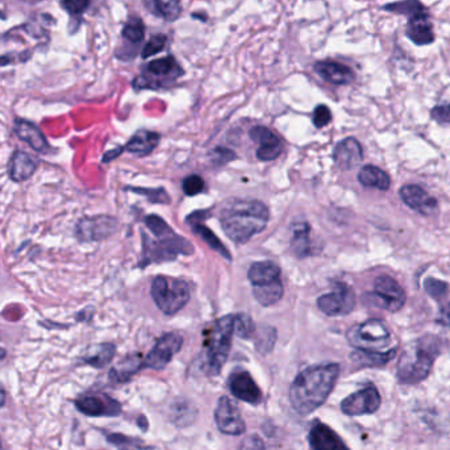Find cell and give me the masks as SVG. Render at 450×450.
Masks as SVG:
<instances>
[{
    "mask_svg": "<svg viewBox=\"0 0 450 450\" xmlns=\"http://www.w3.org/2000/svg\"><path fill=\"white\" fill-rule=\"evenodd\" d=\"M340 374L337 363L312 366L301 371L291 385V404L300 415L318 410L328 399Z\"/></svg>",
    "mask_w": 450,
    "mask_h": 450,
    "instance_id": "6da1fadb",
    "label": "cell"
},
{
    "mask_svg": "<svg viewBox=\"0 0 450 450\" xmlns=\"http://www.w3.org/2000/svg\"><path fill=\"white\" fill-rule=\"evenodd\" d=\"M219 219L230 240L245 244L266 228L269 210L258 200H232L224 204Z\"/></svg>",
    "mask_w": 450,
    "mask_h": 450,
    "instance_id": "7a4b0ae2",
    "label": "cell"
},
{
    "mask_svg": "<svg viewBox=\"0 0 450 450\" xmlns=\"http://www.w3.org/2000/svg\"><path fill=\"white\" fill-rule=\"evenodd\" d=\"M441 341L436 336H424L413 341L400 356L398 380L403 385H415L430 375L433 362L440 354Z\"/></svg>",
    "mask_w": 450,
    "mask_h": 450,
    "instance_id": "3957f363",
    "label": "cell"
},
{
    "mask_svg": "<svg viewBox=\"0 0 450 450\" xmlns=\"http://www.w3.org/2000/svg\"><path fill=\"white\" fill-rule=\"evenodd\" d=\"M233 315L216 321L208 333L206 342V369L210 374H219L230 356L232 339L235 335Z\"/></svg>",
    "mask_w": 450,
    "mask_h": 450,
    "instance_id": "277c9868",
    "label": "cell"
},
{
    "mask_svg": "<svg viewBox=\"0 0 450 450\" xmlns=\"http://www.w3.org/2000/svg\"><path fill=\"white\" fill-rule=\"evenodd\" d=\"M151 296L165 315H175L190 300V287L185 280L160 275L151 283Z\"/></svg>",
    "mask_w": 450,
    "mask_h": 450,
    "instance_id": "5b68a950",
    "label": "cell"
},
{
    "mask_svg": "<svg viewBox=\"0 0 450 450\" xmlns=\"http://www.w3.org/2000/svg\"><path fill=\"white\" fill-rule=\"evenodd\" d=\"M194 248L189 241L182 239L174 230L157 237L148 239L144 235V265L150 262H165L175 260L178 254H192Z\"/></svg>",
    "mask_w": 450,
    "mask_h": 450,
    "instance_id": "8992f818",
    "label": "cell"
},
{
    "mask_svg": "<svg viewBox=\"0 0 450 450\" xmlns=\"http://www.w3.org/2000/svg\"><path fill=\"white\" fill-rule=\"evenodd\" d=\"M350 345L366 351H383L389 348L391 335L387 327L377 319L366 320L348 332Z\"/></svg>",
    "mask_w": 450,
    "mask_h": 450,
    "instance_id": "52a82bcc",
    "label": "cell"
},
{
    "mask_svg": "<svg viewBox=\"0 0 450 450\" xmlns=\"http://www.w3.org/2000/svg\"><path fill=\"white\" fill-rule=\"evenodd\" d=\"M182 74L183 70L177 60L173 56H168L149 62L145 69V74L137 77L133 82V87L136 90H156L170 85L171 82L178 80Z\"/></svg>",
    "mask_w": 450,
    "mask_h": 450,
    "instance_id": "ba28073f",
    "label": "cell"
},
{
    "mask_svg": "<svg viewBox=\"0 0 450 450\" xmlns=\"http://www.w3.org/2000/svg\"><path fill=\"white\" fill-rule=\"evenodd\" d=\"M387 8L389 11H398L401 13L410 15L407 35L413 42L425 45L433 41L435 36L432 30V24L428 19L427 12L424 11L419 1L407 0L404 3H395V4L387 6Z\"/></svg>",
    "mask_w": 450,
    "mask_h": 450,
    "instance_id": "9c48e42d",
    "label": "cell"
},
{
    "mask_svg": "<svg viewBox=\"0 0 450 450\" xmlns=\"http://www.w3.org/2000/svg\"><path fill=\"white\" fill-rule=\"evenodd\" d=\"M374 294H370L369 296L374 300V304L380 308L396 312L401 310L406 304V291L403 290L399 283L391 277L383 275L377 278L374 283Z\"/></svg>",
    "mask_w": 450,
    "mask_h": 450,
    "instance_id": "30bf717a",
    "label": "cell"
},
{
    "mask_svg": "<svg viewBox=\"0 0 450 450\" xmlns=\"http://www.w3.org/2000/svg\"><path fill=\"white\" fill-rule=\"evenodd\" d=\"M356 306V294L345 283H337L330 294L318 299L319 310L328 316H344L350 313Z\"/></svg>",
    "mask_w": 450,
    "mask_h": 450,
    "instance_id": "8fae6325",
    "label": "cell"
},
{
    "mask_svg": "<svg viewBox=\"0 0 450 450\" xmlns=\"http://www.w3.org/2000/svg\"><path fill=\"white\" fill-rule=\"evenodd\" d=\"M215 421L218 428L230 436H240L246 430L237 404L228 396H223L219 400L215 410Z\"/></svg>",
    "mask_w": 450,
    "mask_h": 450,
    "instance_id": "7c38bea8",
    "label": "cell"
},
{
    "mask_svg": "<svg viewBox=\"0 0 450 450\" xmlns=\"http://www.w3.org/2000/svg\"><path fill=\"white\" fill-rule=\"evenodd\" d=\"M183 339L178 333H166L162 336L156 346L151 349L144 361V366L153 370L163 369L171 358L180 351Z\"/></svg>",
    "mask_w": 450,
    "mask_h": 450,
    "instance_id": "4fadbf2b",
    "label": "cell"
},
{
    "mask_svg": "<svg viewBox=\"0 0 450 450\" xmlns=\"http://www.w3.org/2000/svg\"><path fill=\"white\" fill-rule=\"evenodd\" d=\"M380 395L374 386L357 391L341 403V411L349 416L370 415L380 410Z\"/></svg>",
    "mask_w": 450,
    "mask_h": 450,
    "instance_id": "5bb4252c",
    "label": "cell"
},
{
    "mask_svg": "<svg viewBox=\"0 0 450 450\" xmlns=\"http://www.w3.org/2000/svg\"><path fill=\"white\" fill-rule=\"evenodd\" d=\"M116 219L106 215H99L82 219L77 225L75 235L80 241H101L108 239L116 230Z\"/></svg>",
    "mask_w": 450,
    "mask_h": 450,
    "instance_id": "9a60e30c",
    "label": "cell"
},
{
    "mask_svg": "<svg viewBox=\"0 0 450 450\" xmlns=\"http://www.w3.org/2000/svg\"><path fill=\"white\" fill-rule=\"evenodd\" d=\"M401 200L413 211L430 216L439 210V203L427 191L418 185H406L399 191Z\"/></svg>",
    "mask_w": 450,
    "mask_h": 450,
    "instance_id": "2e32d148",
    "label": "cell"
},
{
    "mask_svg": "<svg viewBox=\"0 0 450 450\" xmlns=\"http://www.w3.org/2000/svg\"><path fill=\"white\" fill-rule=\"evenodd\" d=\"M75 407L87 416H116L121 412L120 403L107 395L83 396L75 401Z\"/></svg>",
    "mask_w": 450,
    "mask_h": 450,
    "instance_id": "e0dca14e",
    "label": "cell"
},
{
    "mask_svg": "<svg viewBox=\"0 0 450 450\" xmlns=\"http://www.w3.org/2000/svg\"><path fill=\"white\" fill-rule=\"evenodd\" d=\"M249 136L251 140L258 142V149L256 153L258 160L269 162L280 157L283 150V144L270 130L258 125L251 128Z\"/></svg>",
    "mask_w": 450,
    "mask_h": 450,
    "instance_id": "ac0fdd59",
    "label": "cell"
},
{
    "mask_svg": "<svg viewBox=\"0 0 450 450\" xmlns=\"http://www.w3.org/2000/svg\"><path fill=\"white\" fill-rule=\"evenodd\" d=\"M308 442L312 450H349L340 436L320 421L311 427Z\"/></svg>",
    "mask_w": 450,
    "mask_h": 450,
    "instance_id": "d6986e66",
    "label": "cell"
},
{
    "mask_svg": "<svg viewBox=\"0 0 450 450\" xmlns=\"http://www.w3.org/2000/svg\"><path fill=\"white\" fill-rule=\"evenodd\" d=\"M230 389L237 399L249 404H258L262 399L257 383L246 371H237L230 375Z\"/></svg>",
    "mask_w": 450,
    "mask_h": 450,
    "instance_id": "ffe728a7",
    "label": "cell"
},
{
    "mask_svg": "<svg viewBox=\"0 0 450 450\" xmlns=\"http://www.w3.org/2000/svg\"><path fill=\"white\" fill-rule=\"evenodd\" d=\"M333 158H335L336 165L340 168L341 170L353 169L363 158V153H362V146H361L360 142L356 139H353V137L341 141L340 144L335 149Z\"/></svg>",
    "mask_w": 450,
    "mask_h": 450,
    "instance_id": "44dd1931",
    "label": "cell"
},
{
    "mask_svg": "<svg viewBox=\"0 0 450 450\" xmlns=\"http://www.w3.org/2000/svg\"><path fill=\"white\" fill-rule=\"evenodd\" d=\"M315 71L321 78L332 85L345 86L354 80V74L346 65H342L335 61H319L315 63Z\"/></svg>",
    "mask_w": 450,
    "mask_h": 450,
    "instance_id": "7402d4cb",
    "label": "cell"
},
{
    "mask_svg": "<svg viewBox=\"0 0 450 450\" xmlns=\"http://www.w3.org/2000/svg\"><path fill=\"white\" fill-rule=\"evenodd\" d=\"M206 212L200 211V212H194L187 218V223L190 224L191 230H194L196 235H199L200 239L204 241L211 249L216 250L220 256L230 261V250L224 246V244L221 242L220 239L212 232V230L203 223Z\"/></svg>",
    "mask_w": 450,
    "mask_h": 450,
    "instance_id": "603a6c76",
    "label": "cell"
},
{
    "mask_svg": "<svg viewBox=\"0 0 450 450\" xmlns=\"http://www.w3.org/2000/svg\"><path fill=\"white\" fill-rule=\"evenodd\" d=\"M13 130H15L16 136L20 140L25 141L32 149L36 150L39 153H48L49 151L50 146L46 137L33 123L23 120V119H16L15 124H13Z\"/></svg>",
    "mask_w": 450,
    "mask_h": 450,
    "instance_id": "cb8c5ba5",
    "label": "cell"
},
{
    "mask_svg": "<svg viewBox=\"0 0 450 450\" xmlns=\"http://www.w3.org/2000/svg\"><path fill=\"white\" fill-rule=\"evenodd\" d=\"M37 169V162L24 151H15L10 161V178L13 182L30 180Z\"/></svg>",
    "mask_w": 450,
    "mask_h": 450,
    "instance_id": "d4e9b609",
    "label": "cell"
},
{
    "mask_svg": "<svg viewBox=\"0 0 450 450\" xmlns=\"http://www.w3.org/2000/svg\"><path fill=\"white\" fill-rule=\"evenodd\" d=\"M145 8L162 20H178L182 15L180 0H142Z\"/></svg>",
    "mask_w": 450,
    "mask_h": 450,
    "instance_id": "484cf974",
    "label": "cell"
},
{
    "mask_svg": "<svg viewBox=\"0 0 450 450\" xmlns=\"http://www.w3.org/2000/svg\"><path fill=\"white\" fill-rule=\"evenodd\" d=\"M280 269L271 261L256 262L250 266L248 278L253 286H262L280 280Z\"/></svg>",
    "mask_w": 450,
    "mask_h": 450,
    "instance_id": "4316f807",
    "label": "cell"
},
{
    "mask_svg": "<svg viewBox=\"0 0 450 450\" xmlns=\"http://www.w3.org/2000/svg\"><path fill=\"white\" fill-rule=\"evenodd\" d=\"M160 144V135L149 130H139L125 145V149L132 154L148 156Z\"/></svg>",
    "mask_w": 450,
    "mask_h": 450,
    "instance_id": "83f0119b",
    "label": "cell"
},
{
    "mask_svg": "<svg viewBox=\"0 0 450 450\" xmlns=\"http://www.w3.org/2000/svg\"><path fill=\"white\" fill-rule=\"evenodd\" d=\"M358 180L365 187H371L377 190L386 191L390 189L391 180L386 171L377 166L368 165L363 166L358 173Z\"/></svg>",
    "mask_w": 450,
    "mask_h": 450,
    "instance_id": "f1b7e54d",
    "label": "cell"
},
{
    "mask_svg": "<svg viewBox=\"0 0 450 450\" xmlns=\"http://www.w3.org/2000/svg\"><path fill=\"white\" fill-rule=\"evenodd\" d=\"M291 251L296 258L308 257L311 251L310 225L307 223H296L292 228L290 240Z\"/></svg>",
    "mask_w": 450,
    "mask_h": 450,
    "instance_id": "f546056e",
    "label": "cell"
},
{
    "mask_svg": "<svg viewBox=\"0 0 450 450\" xmlns=\"http://www.w3.org/2000/svg\"><path fill=\"white\" fill-rule=\"evenodd\" d=\"M396 354V349L387 350V351H366V350H356L351 354V360L361 366H383L389 361L392 360Z\"/></svg>",
    "mask_w": 450,
    "mask_h": 450,
    "instance_id": "4dcf8cb0",
    "label": "cell"
},
{
    "mask_svg": "<svg viewBox=\"0 0 450 450\" xmlns=\"http://www.w3.org/2000/svg\"><path fill=\"white\" fill-rule=\"evenodd\" d=\"M253 295L262 306L275 304L283 295V286L280 280L262 286H253Z\"/></svg>",
    "mask_w": 450,
    "mask_h": 450,
    "instance_id": "1f68e13d",
    "label": "cell"
},
{
    "mask_svg": "<svg viewBox=\"0 0 450 450\" xmlns=\"http://www.w3.org/2000/svg\"><path fill=\"white\" fill-rule=\"evenodd\" d=\"M116 348L112 344H100L94 346L92 349L83 357V361L91 366L101 369L110 363L115 356Z\"/></svg>",
    "mask_w": 450,
    "mask_h": 450,
    "instance_id": "d6a6232c",
    "label": "cell"
},
{
    "mask_svg": "<svg viewBox=\"0 0 450 450\" xmlns=\"http://www.w3.org/2000/svg\"><path fill=\"white\" fill-rule=\"evenodd\" d=\"M144 363L141 362L140 356H132L127 360L123 361L113 370L111 371L112 380L123 382V380H130V377L140 370L141 366Z\"/></svg>",
    "mask_w": 450,
    "mask_h": 450,
    "instance_id": "836d02e7",
    "label": "cell"
},
{
    "mask_svg": "<svg viewBox=\"0 0 450 450\" xmlns=\"http://www.w3.org/2000/svg\"><path fill=\"white\" fill-rule=\"evenodd\" d=\"M123 37L130 44H140L145 37V24L139 18H132L123 28Z\"/></svg>",
    "mask_w": 450,
    "mask_h": 450,
    "instance_id": "e575fe53",
    "label": "cell"
},
{
    "mask_svg": "<svg viewBox=\"0 0 450 450\" xmlns=\"http://www.w3.org/2000/svg\"><path fill=\"white\" fill-rule=\"evenodd\" d=\"M233 327L235 333L241 339H250L256 332L254 323L250 319L249 315L245 313H239L233 318Z\"/></svg>",
    "mask_w": 450,
    "mask_h": 450,
    "instance_id": "d590c367",
    "label": "cell"
},
{
    "mask_svg": "<svg viewBox=\"0 0 450 450\" xmlns=\"http://www.w3.org/2000/svg\"><path fill=\"white\" fill-rule=\"evenodd\" d=\"M166 44H168V37L165 35L151 36L150 40L142 48V53H141L142 58H149V57L158 54L166 48Z\"/></svg>",
    "mask_w": 450,
    "mask_h": 450,
    "instance_id": "8d00e7d4",
    "label": "cell"
},
{
    "mask_svg": "<svg viewBox=\"0 0 450 450\" xmlns=\"http://www.w3.org/2000/svg\"><path fill=\"white\" fill-rule=\"evenodd\" d=\"M254 333L257 335L256 345L261 353H266V351L271 350L274 342H275V330L270 327H262L261 330H256Z\"/></svg>",
    "mask_w": 450,
    "mask_h": 450,
    "instance_id": "74e56055",
    "label": "cell"
},
{
    "mask_svg": "<svg viewBox=\"0 0 450 450\" xmlns=\"http://www.w3.org/2000/svg\"><path fill=\"white\" fill-rule=\"evenodd\" d=\"M424 289L432 298L442 299L448 294L449 286H448V283H445L442 280H436V278H427L424 280Z\"/></svg>",
    "mask_w": 450,
    "mask_h": 450,
    "instance_id": "f35d334b",
    "label": "cell"
},
{
    "mask_svg": "<svg viewBox=\"0 0 450 450\" xmlns=\"http://www.w3.org/2000/svg\"><path fill=\"white\" fill-rule=\"evenodd\" d=\"M145 224L148 227V230L156 236V237H160V236H165L168 233L173 232L170 227L168 225V223L161 219L156 215H150L146 219H145Z\"/></svg>",
    "mask_w": 450,
    "mask_h": 450,
    "instance_id": "ab89813d",
    "label": "cell"
},
{
    "mask_svg": "<svg viewBox=\"0 0 450 450\" xmlns=\"http://www.w3.org/2000/svg\"><path fill=\"white\" fill-rule=\"evenodd\" d=\"M182 189L185 191L186 195L194 196L198 195L201 191L204 190V180H201L198 175H191L183 180L182 183Z\"/></svg>",
    "mask_w": 450,
    "mask_h": 450,
    "instance_id": "60d3db41",
    "label": "cell"
},
{
    "mask_svg": "<svg viewBox=\"0 0 450 450\" xmlns=\"http://www.w3.org/2000/svg\"><path fill=\"white\" fill-rule=\"evenodd\" d=\"M332 119V113L330 108L324 104L318 106L313 112V124L316 128H324L325 125H328Z\"/></svg>",
    "mask_w": 450,
    "mask_h": 450,
    "instance_id": "b9f144b4",
    "label": "cell"
},
{
    "mask_svg": "<svg viewBox=\"0 0 450 450\" xmlns=\"http://www.w3.org/2000/svg\"><path fill=\"white\" fill-rule=\"evenodd\" d=\"M62 6L70 15H82L90 6V0H62Z\"/></svg>",
    "mask_w": 450,
    "mask_h": 450,
    "instance_id": "7bdbcfd3",
    "label": "cell"
},
{
    "mask_svg": "<svg viewBox=\"0 0 450 450\" xmlns=\"http://www.w3.org/2000/svg\"><path fill=\"white\" fill-rule=\"evenodd\" d=\"M132 191H136V192H140L141 195H145V196H149V199L151 201H158V203H169L170 199L169 196L166 195L165 190H150V189H132Z\"/></svg>",
    "mask_w": 450,
    "mask_h": 450,
    "instance_id": "ee69618b",
    "label": "cell"
},
{
    "mask_svg": "<svg viewBox=\"0 0 450 450\" xmlns=\"http://www.w3.org/2000/svg\"><path fill=\"white\" fill-rule=\"evenodd\" d=\"M211 157H212V161L216 163H227V162L233 160L236 156L232 150L218 148V149L212 150Z\"/></svg>",
    "mask_w": 450,
    "mask_h": 450,
    "instance_id": "f6af8a7d",
    "label": "cell"
},
{
    "mask_svg": "<svg viewBox=\"0 0 450 450\" xmlns=\"http://www.w3.org/2000/svg\"><path fill=\"white\" fill-rule=\"evenodd\" d=\"M241 450H265V445L258 436L251 435L244 440L241 445Z\"/></svg>",
    "mask_w": 450,
    "mask_h": 450,
    "instance_id": "bcb514c9",
    "label": "cell"
},
{
    "mask_svg": "<svg viewBox=\"0 0 450 450\" xmlns=\"http://www.w3.org/2000/svg\"><path fill=\"white\" fill-rule=\"evenodd\" d=\"M432 118L441 123H450V106H440L432 111Z\"/></svg>",
    "mask_w": 450,
    "mask_h": 450,
    "instance_id": "7dc6e473",
    "label": "cell"
},
{
    "mask_svg": "<svg viewBox=\"0 0 450 450\" xmlns=\"http://www.w3.org/2000/svg\"><path fill=\"white\" fill-rule=\"evenodd\" d=\"M437 323L444 327H450V303H446L441 307Z\"/></svg>",
    "mask_w": 450,
    "mask_h": 450,
    "instance_id": "c3c4849f",
    "label": "cell"
},
{
    "mask_svg": "<svg viewBox=\"0 0 450 450\" xmlns=\"http://www.w3.org/2000/svg\"><path fill=\"white\" fill-rule=\"evenodd\" d=\"M121 150H123L121 148L116 150H111V151H108V153L103 157V162H106V163H107V162H110V161L113 160L115 157H118V156L120 154Z\"/></svg>",
    "mask_w": 450,
    "mask_h": 450,
    "instance_id": "681fc988",
    "label": "cell"
},
{
    "mask_svg": "<svg viewBox=\"0 0 450 450\" xmlns=\"http://www.w3.org/2000/svg\"><path fill=\"white\" fill-rule=\"evenodd\" d=\"M4 404V392L0 390V407Z\"/></svg>",
    "mask_w": 450,
    "mask_h": 450,
    "instance_id": "f907efd6",
    "label": "cell"
},
{
    "mask_svg": "<svg viewBox=\"0 0 450 450\" xmlns=\"http://www.w3.org/2000/svg\"><path fill=\"white\" fill-rule=\"evenodd\" d=\"M6 354H7V353H6V350L0 348V361L3 360V358L6 357Z\"/></svg>",
    "mask_w": 450,
    "mask_h": 450,
    "instance_id": "816d5d0a",
    "label": "cell"
},
{
    "mask_svg": "<svg viewBox=\"0 0 450 450\" xmlns=\"http://www.w3.org/2000/svg\"><path fill=\"white\" fill-rule=\"evenodd\" d=\"M0 448H1V445H0Z\"/></svg>",
    "mask_w": 450,
    "mask_h": 450,
    "instance_id": "f5cc1de1",
    "label": "cell"
}]
</instances>
